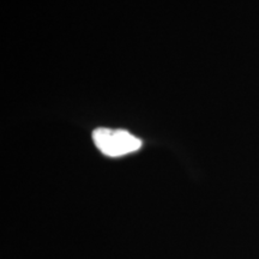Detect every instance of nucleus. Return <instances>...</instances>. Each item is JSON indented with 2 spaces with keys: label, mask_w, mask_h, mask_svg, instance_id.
Listing matches in <instances>:
<instances>
[{
  "label": "nucleus",
  "mask_w": 259,
  "mask_h": 259,
  "mask_svg": "<svg viewBox=\"0 0 259 259\" xmlns=\"http://www.w3.org/2000/svg\"><path fill=\"white\" fill-rule=\"evenodd\" d=\"M95 145L102 154L111 157L134 153L142 147V141L125 130L100 127L93 132Z\"/></svg>",
  "instance_id": "obj_1"
}]
</instances>
